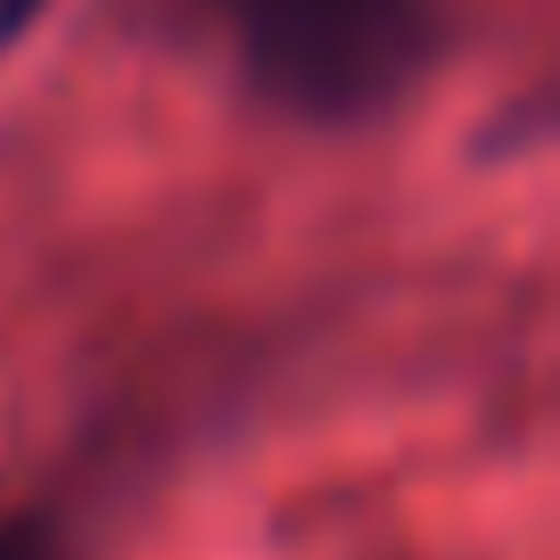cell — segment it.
Returning <instances> with one entry per match:
<instances>
[{"label": "cell", "mask_w": 560, "mask_h": 560, "mask_svg": "<svg viewBox=\"0 0 560 560\" xmlns=\"http://www.w3.org/2000/svg\"><path fill=\"white\" fill-rule=\"evenodd\" d=\"M42 9H50V0H0V50H18V42L34 34Z\"/></svg>", "instance_id": "obj_3"}, {"label": "cell", "mask_w": 560, "mask_h": 560, "mask_svg": "<svg viewBox=\"0 0 560 560\" xmlns=\"http://www.w3.org/2000/svg\"><path fill=\"white\" fill-rule=\"evenodd\" d=\"M0 560H67L42 520H0Z\"/></svg>", "instance_id": "obj_2"}, {"label": "cell", "mask_w": 560, "mask_h": 560, "mask_svg": "<svg viewBox=\"0 0 560 560\" xmlns=\"http://www.w3.org/2000/svg\"><path fill=\"white\" fill-rule=\"evenodd\" d=\"M240 74L298 124L387 116L445 50V0H214Z\"/></svg>", "instance_id": "obj_1"}]
</instances>
